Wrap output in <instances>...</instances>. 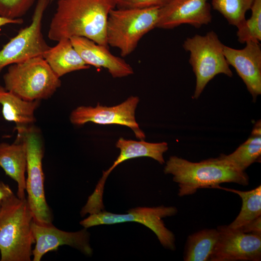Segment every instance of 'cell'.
<instances>
[{"instance_id": "obj_1", "label": "cell", "mask_w": 261, "mask_h": 261, "mask_svg": "<svg viewBox=\"0 0 261 261\" xmlns=\"http://www.w3.org/2000/svg\"><path fill=\"white\" fill-rule=\"evenodd\" d=\"M115 8L114 0H58L48 37L58 42L83 37L108 46L106 23L110 11Z\"/></svg>"}, {"instance_id": "obj_2", "label": "cell", "mask_w": 261, "mask_h": 261, "mask_svg": "<svg viewBox=\"0 0 261 261\" xmlns=\"http://www.w3.org/2000/svg\"><path fill=\"white\" fill-rule=\"evenodd\" d=\"M164 172L173 175V181L178 184L180 197L194 194L200 188H214L224 183L244 186L249 184L245 172L237 170L220 156L198 162L171 156L166 163Z\"/></svg>"}, {"instance_id": "obj_3", "label": "cell", "mask_w": 261, "mask_h": 261, "mask_svg": "<svg viewBox=\"0 0 261 261\" xmlns=\"http://www.w3.org/2000/svg\"><path fill=\"white\" fill-rule=\"evenodd\" d=\"M0 205V261H31L33 218L27 199L14 194Z\"/></svg>"}, {"instance_id": "obj_4", "label": "cell", "mask_w": 261, "mask_h": 261, "mask_svg": "<svg viewBox=\"0 0 261 261\" xmlns=\"http://www.w3.org/2000/svg\"><path fill=\"white\" fill-rule=\"evenodd\" d=\"M3 81L6 90L29 101L48 99L61 86L60 78L42 56L9 65Z\"/></svg>"}, {"instance_id": "obj_5", "label": "cell", "mask_w": 261, "mask_h": 261, "mask_svg": "<svg viewBox=\"0 0 261 261\" xmlns=\"http://www.w3.org/2000/svg\"><path fill=\"white\" fill-rule=\"evenodd\" d=\"M160 9H112L106 23L108 45L118 48L123 57L130 54L143 37L156 28Z\"/></svg>"}, {"instance_id": "obj_6", "label": "cell", "mask_w": 261, "mask_h": 261, "mask_svg": "<svg viewBox=\"0 0 261 261\" xmlns=\"http://www.w3.org/2000/svg\"><path fill=\"white\" fill-rule=\"evenodd\" d=\"M224 45L214 31L204 35L196 34L184 41L183 47L189 53V63L196 76L193 99L200 97L208 83L217 75L232 76L223 53Z\"/></svg>"}, {"instance_id": "obj_7", "label": "cell", "mask_w": 261, "mask_h": 261, "mask_svg": "<svg viewBox=\"0 0 261 261\" xmlns=\"http://www.w3.org/2000/svg\"><path fill=\"white\" fill-rule=\"evenodd\" d=\"M24 139L27 147V202L33 220L41 224L52 223L53 214L45 196L42 160L44 146L41 131L34 125L17 132Z\"/></svg>"}, {"instance_id": "obj_8", "label": "cell", "mask_w": 261, "mask_h": 261, "mask_svg": "<svg viewBox=\"0 0 261 261\" xmlns=\"http://www.w3.org/2000/svg\"><path fill=\"white\" fill-rule=\"evenodd\" d=\"M177 213L174 206L138 207L129 209L126 214H117L104 210L90 214L80 224L84 228L100 225L134 222L141 223L152 230L162 246L171 250L175 249V236L165 226L163 218L171 217Z\"/></svg>"}, {"instance_id": "obj_9", "label": "cell", "mask_w": 261, "mask_h": 261, "mask_svg": "<svg viewBox=\"0 0 261 261\" xmlns=\"http://www.w3.org/2000/svg\"><path fill=\"white\" fill-rule=\"evenodd\" d=\"M50 0H38L30 24L21 29L0 50V72L7 66L43 57L50 47L42 31V19Z\"/></svg>"}, {"instance_id": "obj_10", "label": "cell", "mask_w": 261, "mask_h": 261, "mask_svg": "<svg viewBox=\"0 0 261 261\" xmlns=\"http://www.w3.org/2000/svg\"><path fill=\"white\" fill-rule=\"evenodd\" d=\"M139 102L137 96H131L119 104L113 106L101 105L80 106L71 112V122L76 126L88 122L101 125L117 124L131 129L136 137L145 140V135L136 121L135 112Z\"/></svg>"}, {"instance_id": "obj_11", "label": "cell", "mask_w": 261, "mask_h": 261, "mask_svg": "<svg viewBox=\"0 0 261 261\" xmlns=\"http://www.w3.org/2000/svg\"><path fill=\"white\" fill-rule=\"evenodd\" d=\"M217 229L219 237L209 261L261 260V235L245 233L227 225Z\"/></svg>"}, {"instance_id": "obj_12", "label": "cell", "mask_w": 261, "mask_h": 261, "mask_svg": "<svg viewBox=\"0 0 261 261\" xmlns=\"http://www.w3.org/2000/svg\"><path fill=\"white\" fill-rule=\"evenodd\" d=\"M31 229L35 244L32 249L33 261H40L46 253L56 251L64 245L76 248L87 256L92 254L90 235L86 228L68 232L58 229L52 223L41 224L33 220Z\"/></svg>"}, {"instance_id": "obj_13", "label": "cell", "mask_w": 261, "mask_h": 261, "mask_svg": "<svg viewBox=\"0 0 261 261\" xmlns=\"http://www.w3.org/2000/svg\"><path fill=\"white\" fill-rule=\"evenodd\" d=\"M116 146L120 149L119 155L112 165L103 172L94 191L88 198L87 202L92 207L100 208L103 206V194L106 180L118 164L130 159L142 157L152 158L163 164L165 163L163 155L168 149V144L164 142L149 143L144 140L135 141L123 138H120L117 140Z\"/></svg>"}, {"instance_id": "obj_14", "label": "cell", "mask_w": 261, "mask_h": 261, "mask_svg": "<svg viewBox=\"0 0 261 261\" xmlns=\"http://www.w3.org/2000/svg\"><path fill=\"white\" fill-rule=\"evenodd\" d=\"M208 0H172L160 8L156 28L172 29L188 24L200 28L212 21Z\"/></svg>"}, {"instance_id": "obj_15", "label": "cell", "mask_w": 261, "mask_h": 261, "mask_svg": "<svg viewBox=\"0 0 261 261\" xmlns=\"http://www.w3.org/2000/svg\"><path fill=\"white\" fill-rule=\"evenodd\" d=\"M244 48L234 49L224 45L223 53L236 70L255 102L261 94V47L260 43L247 42Z\"/></svg>"}, {"instance_id": "obj_16", "label": "cell", "mask_w": 261, "mask_h": 261, "mask_svg": "<svg viewBox=\"0 0 261 261\" xmlns=\"http://www.w3.org/2000/svg\"><path fill=\"white\" fill-rule=\"evenodd\" d=\"M70 39L88 65L106 69L114 78H121L133 74L131 66L122 58L113 55L108 46L98 44L83 37H73Z\"/></svg>"}, {"instance_id": "obj_17", "label": "cell", "mask_w": 261, "mask_h": 261, "mask_svg": "<svg viewBox=\"0 0 261 261\" xmlns=\"http://www.w3.org/2000/svg\"><path fill=\"white\" fill-rule=\"evenodd\" d=\"M0 167L17 183V196L25 198L27 147L21 135L13 144L0 143Z\"/></svg>"}, {"instance_id": "obj_18", "label": "cell", "mask_w": 261, "mask_h": 261, "mask_svg": "<svg viewBox=\"0 0 261 261\" xmlns=\"http://www.w3.org/2000/svg\"><path fill=\"white\" fill-rule=\"evenodd\" d=\"M41 101L24 100L0 86V104L4 118L14 122L17 132L34 125L36 121L34 113Z\"/></svg>"}, {"instance_id": "obj_19", "label": "cell", "mask_w": 261, "mask_h": 261, "mask_svg": "<svg viewBox=\"0 0 261 261\" xmlns=\"http://www.w3.org/2000/svg\"><path fill=\"white\" fill-rule=\"evenodd\" d=\"M53 47H50L43 57L59 78L76 71L89 69L72 45L70 39H62Z\"/></svg>"}, {"instance_id": "obj_20", "label": "cell", "mask_w": 261, "mask_h": 261, "mask_svg": "<svg viewBox=\"0 0 261 261\" xmlns=\"http://www.w3.org/2000/svg\"><path fill=\"white\" fill-rule=\"evenodd\" d=\"M220 156L237 170L245 172L251 164L260 162L261 156V125L258 121L248 139L229 155Z\"/></svg>"}, {"instance_id": "obj_21", "label": "cell", "mask_w": 261, "mask_h": 261, "mask_svg": "<svg viewBox=\"0 0 261 261\" xmlns=\"http://www.w3.org/2000/svg\"><path fill=\"white\" fill-rule=\"evenodd\" d=\"M219 237L217 229H206L188 236L184 254L185 261H209Z\"/></svg>"}, {"instance_id": "obj_22", "label": "cell", "mask_w": 261, "mask_h": 261, "mask_svg": "<svg viewBox=\"0 0 261 261\" xmlns=\"http://www.w3.org/2000/svg\"><path fill=\"white\" fill-rule=\"evenodd\" d=\"M214 188L223 189L238 195L242 199V206L235 219L229 225L237 229L261 216V186L249 191H241L223 188L219 185Z\"/></svg>"}, {"instance_id": "obj_23", "label": "cell", "mask_w": 261, "mask_h": 261, "mask_svg": "<svg viewBox=\"0 0 261 261\" xmlns=\"http://www.w3.org/2000/svg\"><path fill=\"white\" fill-rule=\"evenodd\" d=\"M253 0H212V7L236 28L246 20V14L250 10Z\"/></svg>"}, {"instance_id": "obj_24", "label": "cell", "mask_w": 261, "mask_h": 261, "mask_svg": "<svg viewBox=\"0 0 261 261\" xmlns=\"http://www.w3.org/2000/svg\"><path fill=\"white\" fill-rule=\"evenodd\" d=\"M250 10V17L237 28L238 41L242 44L261 41V0H253Z\"/></svg>"}, {"instance_id": "obj_25", "label": "cell", "mask_w": 261, "mask_h": 261, "mask_svg": "<svg viewBox=\"0 0 261 261\" xmlns=\"http://www.w3.org/2000/svg\"><path fill=\"white\" fill-rule=\"evenodd\" d=\"M35 0H0V16L17 19L24 15Z\"/></svg>"}, {"instance_id": "obj_26", "label": "cell", "mask_w": 261, "mask_h": 261, "mask_svg": "<svg viewBox=\"0 0 261 261\" xmlns=\"http://www.w3.org/2000/svg\"><path fill=\"white\" fill-rule=\"evenodd\" d=\"M172 0H114L116 8L144 9L161 8Z\"/></svg>"}, {"instance_id": "obj_27", "label": "cell", "mask_w": 261, "mask_h": 261, "mask_svg": "<svg viewBox=\"0 0 261 261\" xmlns=\"http://www.w3.org/2000/svg\"><path fill=\"white\" fill-rule=\"evenodd\" d=\"M245 233L261 235V216L237 228Z\"/></svg>"}, {"instance_id": "obj_28", "label": "cell", "mask_w": 261, "mask_h": 261, "mask_svg": "<svg viewBox=\"0 0 261 261\" xmlns=\"http://www.w3.org/2000/svg\"><path fill=\"white\" fill-rule=\"evenodd\" d=\"M14 194L8 185L0 181V203Z\"/></svg>"}, {"instance_id": "obj_29", "label": "cell", "mask_w": 261, "mask_h": 261, "mask_svg": "<svg viewBox=\"0 0 261 261\" xmlns=\"http://www.w3.org/2000/svg\"><path fill=\"white\" fill-rule=\"evenodd\" d=\"M23 23V20L21 18L10 19L0 16V27L10 24H21Z\"/></svg>"}, {"instance_id": "obj_30", "label": "cell", "mask_w": 261, "mask_h": 261, "mask_svg": "<svg viewBox=\"0 0 261 261\" xmlns=\"http://www.w3.org/2000/svg\"><path fill=\"white\" fill-rule=\"evenodd\" d=\"M54 0H50V1H54Z\"/></svg>"}, {"instance_id": "obj_31", "label": "cell", "mask_w": 261, "mask_h": 261, "mask_svg": "<svg viewBox=\"0 0 261 261\" xmlns=\"http://www.w3.org/2000/svg\"></svg>"}, {"instance_id": "obj_32", "label": "cell", "mask_w": 261, "mask_h": 261, "mask_svg": "<svg viewBox=\"0 0 261 261\" xmlns=\"http://www.w3.org/2000/svg\"></svg>"}]
</instances>
